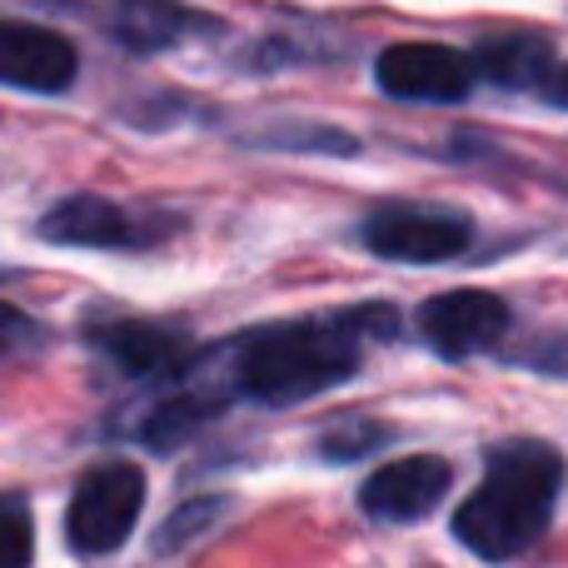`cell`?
<instances>
[{
  "label": "cell",
  "instance_id": "obj_1",
  "mask_svg": "<svg viewBox=\"0 0 568 568\" xmlns=\"http://www.w3.org/2000/svg\"><path fill=\"white\" fill-rule=\"evenodd\" d=\"M399 329L389 304L334 310L314 320H290L255 329L230 349V389L260 404H304L314 394L344 384L364 359L369 339H389Z\"/></svg>",
  "mask_w": 568,
  "mask_h": 568
},
{
  "label": "cell",
  "instance_id": "obj_2",
  "mask_svg": "<svg viewBox=\"0 0 568 568\" xmlns=\"http://www.w3.org/2000/svg\"><path fill=\"white\" fill-rule=\"evenodd\" d=\"M564 489V459L554 444L514 439L489 454L479 489L454 514V539L489 564L519 559L549 534Z\"/></svg>",
  "mask_w": 568,
  "mask_h": 568
},
{
  "label": "cell",
  "instance_id": "obj_3",
  "mask_svg": "<svg viewBox=\"0 0 568 568\" xmlns=\"http://www.w3.org/2000/svg\"><path fill=\"white\" fill-rule=\"evenodd\" d=\"M180 230L175 215L140 205H115L105 195H70L40 215V235L50 245H80V250H150Z\"/></svg>",
  "mask_w": 568,
  "mask_h": 568
},
{
  "label": "cell",
  "instance_id": "obj_4",
  "mask_svg": "<svg viewBox=\"0 0 568 568\" xmlns=\"http://www.w3.org/2000/svg\"><path fill=\"white\" fill-rule=\"evenodd\" d=\"M140 504H145V474L135 464H100V469H90L65 514L70 549L85 554V559L115 554L130 539V529H135Z\"/></svg>",
  "mask_w": 568,
  "mask_h": 568
},
{
  "label": "cell",
  "instance_id": "obj_5",
  "mask_svg": "<svg viewBox=\"0 0 568 568\" xmlns=\"http://www.w3.org/2000/svg\"><path fill=\"white\" fill-rule=\"evenodd\" d=\"M359 240L379 260H399V265H444V260L464 255L474 240V225L454 210L434 205H384L364 220Z\"/></svg>",
  "mask_w": 568,
  "mask_h": 568
},
{
  "label": "cell",
  "instance_id": "obj_6",
  "mask_svg": "<svg viewBox=\"0 0 568 568\" xmlns=\"http://www.w3.org/2000/svg\"><path fill=\"white\" fill-rule=\"evenodd\" d=\"M514 314L499 294L489 290H449L434 294L419 310V339L429 344L439 359H474V354L504 344Z\"/></svg>",
  "mask_w": 568,
  "mask_h": 568
},
{
  "label": "cell",
  "instance_id": "obj_7",
  "mask_svg": "<svg viewBox=\"0 0 568 568\" xmlns=\"http://www.w3.org/2000/svg\"><path fill=\"white\" fill-rule=\"evenodd\" d=\"M374 75H379V90L394 100H429V105H454L474 90L479 70L464 50L449 45H389L374 60Z\"/></svg>",
  "mask_w": 568,
  "mask_h": 568
},
{
  "label": "cell",
  "instance_id": "obj_8",
  "mask_svg": "<svg viewBox=\"0 0 568 568\" xmlns=\"http://www.w3.org/2000/svg\"><path fill=\"white\" fill-rule=\"evenodd\" d=\"M449 484H454L449 459H439V454H409V459H394L364 479L359 509L384 524H414L439 509Z\"/></svg>",
  "mask_w": 568,
  "mask_h": 568
},
{
  "label": "cell",
  "instance_id": "obj_9",
  "mask_svg": "<svg viewBox=\"0 0 568 568\" xmlns=\"http://www.w3.org/2000/svg\"><path fill=\"white\" fill-rule=\"evenodd\" d=\"M75 80V45L45 26L0 20V85L55 95Z\"/></svg>",
  "mask_w": 568,
  "mask_h": 568
},
{
  "label": "cell",
  "instance_id": "obj_10",
  "mask_svg": "<svg viewBox=\"0 0 568 568\" xmlns=\"http://www.w3.org/2000/svg\"><path fill=\"white\" fill-rule=\"evenodd\" d=\"M90 344H95L120 374H130V379H165V374H180L190 364L185 334L165 329V324H145V320L95 324Z\"/></svg>",
  "mask_w": 568,
  "mask_h": 568
},
{
  "label": "cell",
  "instance_id": "obj_11",
  "mask_svg": "<svg viewBox=\"0 0 568 568\" xmlns=\"http://www.w3.org/2000/svg\"><path fill=\"white\" fill-rule=\"evenodd\" d=\"M469 60L479 70V80H494L504 90H544V80L554 75V45L544 36H529V30L484 36Z\"/></svg>",
  "mask_w": 568,
  "mask_h": 568
},
{
  "label": "cell",
  "instance_id": "obj_12",
  "mask_svg": "<svg viewBox=\"0 0 568 568\" xmlns=\"http://www.w3.org/2000/svg\"><path fill=\"white\" fill-rule=\"evenodd\" d=\"M200 26H210V20L200 16V10L180 6V0H115V10H110L115 40L130 50H140V55L180 45V40L195 36Z\"/></svg>",
  "mask_w": 568,
  "mask_h": 568
},
{
  "label": "cell",
  "instance_id": "obj_13",
  "mask_svg": "<svg viewBox=\"0 0 568 568\" xmlns=\"http://www.w3.org/2000/svg\"><path fill=\"white\" fill-rule=\"evenodd\" d=\"M220 394H175V399L155 404L145 419V444H155V449H175V444H185L190 434L200 429V424H210L220 414Z\"/></svg>",
  "mask_w": 568,
  "mask_h": 568
},
{
  "label": "cell",
  "instance_id": "obj_14",
  "mask_svg": "<svg viewBox=\"0 0 568 568\" xmlns=\"http://www.w3.org/2000/svg\"><path fill=\"white\" fill-rule=\"evenodd\" d=\"M36 554V529L20 494H0V568H26Z\"/></svg>",
  "mask_w": 568,
  "mask_h": 568
},
{
  "label": "cell",
  "instance_id": "obj_15",
  "mask_svg": "<svg viewBox=\"0 0 568 568\" xmlns=\"http://www.w3.org/2000/svg\"><path fill=\"white\" fill-rule=\"evenodd\" d=\"M45 324H36L26 310L0 300V359H16V354H36L45 344Z\"/></svg>",
  "mask_w": 568,
  "mask_h": 568
},
{
  "label": "cell",
  "instance_id": "obj_16",
  "mask_svg": "<svg viewBox=\"0 0 568 568\" xmlns=\"http://www.w3.org/2000/svg\"><path fill=\"white\" fill-rule=\"evenodd\" d=\"M389 434L379 429V424H344V429L324 434V459H359V454H369L374 444H384Z\"/></svg>",
  "mask_w": 568,
  "mask_h": 568
},
{
  "label": "cell",
  "instance_id": "obj_17",
  "mask_svg": "<svg viewBox=\"0 0 568 568\" xmlns=\"http://www.w3.org/2000/svg\"><path fill=\"white\" fill-rule=\"evenodd\" d=\"M220 509H225V504H220V499H200V504H185V509H180L175 519L165 524V539H160V549L170 554V549H180V544H185V539H200V529H205V524L215 519Z\"/></svg>",
  "mask_w": 568,
  "mask_h": 568
},
{
  "label": "cell",
  "instance_id": "obj_18",
  "mask_svg": "<svg viewBox=\"0 0 568 568\" xmlns=\"http://www.w3.org/2000/svg\"><path fill=\"white\" fill-rule=\"evenodd\" d=\"M544 100H549V105H564V110H568V65H554V75L544 80Z\"/></svg>",
  "mask_w": 568,
  "mask_h": 568
}]
</instances>
